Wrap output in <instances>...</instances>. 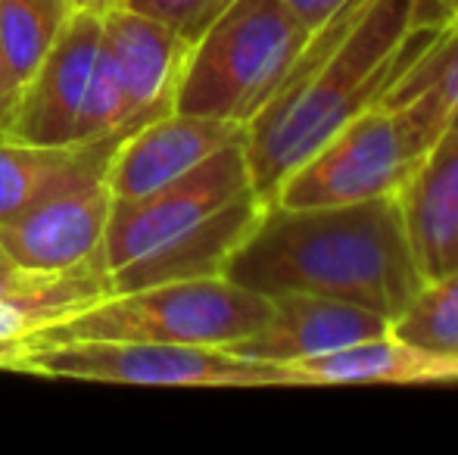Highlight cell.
I'll list each match as a JSON object with an SVG mask.
<instances>
[{"instance_id": "18", "label": "cell", "mask_w": 458, "mask_h": 455, "mask_svg": "<svg viewBox=\"0 0 458 455\" xmlns=\"http://www.w3.org/2000/svg\"><path fill=\"white\" fill-rule=\"evenodd\" d=\"M72 13L69 0H0V44L22 88L50 54Z\"/></svg>"}, {"instance_id": "3", "label": "cell", "mask_w": 458, "mask_h": 455, "mask_svg": "<svg viewBox=\"0 0 458 455\" xmlns=\"http://www.w3.org/2000/svg\"><path fill=\"white\" fill-rule=\"evenodd\" d=\"M268 316L272 299L234 284L225 274L172 281L113 293L63 322L47 324L19 343L16 358L72 341H147L228 350L259 331Z\"/></svg>"}, {"instance_id": "10", "label": "cell", "mask_w": 458, "mask_h": 455, "mask_svg": "<svg viewBox=\"0 0 458 455\" xmlns=\"http://www.w3.org/2000/svg\"><path fill=\"white\" fill-rule=\"evenodd\" d=\"M384 334H390V318L356 303L312 293H281L272 299V316L266 324L231 343L228 352L250 362L293 365Z\"/></svg>"}, {"instance_id": "25", "label": "cell", "mask_w": 458, "mask_h": 455, "mask_svg": "<svg viewBox=\"0 0 458 455\" xmlns=\"http://www.w3.org/2000/svg\"><path fill=\"white\" fill-rule=\"evenodd\" d=\"M4 265H10V259H6V256H4V249H0V268H4Z\"/></svg>"}, {"instance_id": "21", "label": "cell", "mask_w": 458, "mask_h": 455, "mask_svg": "<svg viewBox=\"0 0 458 455\" xmlns=\"http://www.w3.org/2000/svg\"><path fill=\"white\" fill-rule=\"evenodd\" d=\"M19 97H22V81L10 69L4 44H0V138H10L13 119H16L19 110Z\"/></svg>"}, {"instance_id": "8", "label": "cell", "mask_w": 458, "mask_h": 455, "mask_svg": "<svg viewBox=\"0 0 458 455\" xmlns=\"http://www.w3.org/2000/svg\"><path fill=\"white\" fill-rule=\"evenodd\" d=\"M247 190H253V184L243 156V140L237 138L175 181L134 200H113L106 231L97 249L106 281L109 274L199 228L209 215H216Z\"/></svg>"}, {"instance_id": "13", "label": "cell", "mask_w": 458, "mask_h": 455, "mask_svg": "<svg viewBox=\"0 0 458 455\" xmlns=\"http://www.w3.org/2000/svg\"><path fill=\"white\" fill-rule=\"evenodd\" d=\"M393 197L421 278L458 272V125L434 140Z\"/></svg>"}, {"instance_id": "9", "label": "cell", "mask_w": 458, "mask_h": 455, "mask_svg": "<svg viewBox=\"0 0 458 455\" xmlns=\"http://www.w3.org/2000/svg\"><path fill=\"white\" fill-rule=\"evenodd\" d=\"M113 194L106 169L88 172L0 222V249L22 272H63L91 259L106 231Z\"/></svg>"}, {"instance_id": "23", "label": "cell", "mask_w": 458, "mask_h": 455, "mask_svg": "<svg viewBox=\"0 0 458 455\" xmlns=\"http://www.w3.org/2000/svg\"><path fill=\"white\" fill-rule=\"evenodd\" d=\"M72 4V10H81V13H97V16H103L106 10H113V6H119V0H69Z\"/></svg>"}, {"instance_id": "26", "label": "cell", "mask_w": 458, "mask_h": 455, "mask_svg": "<svg viewBox=\"0 0 458 455\" xmlns=\"http://www.w3.org/2000/svg\"><path fill=\"white\" fill-rule=\"evenodd\" d=\"M449 25H453V29H458V13H455L453 19H449Z\"/></svg>"}, {"instance_id": "6", "label": "cell", "mask_w": 458, "mask_h": 455, "mask_svg": "<svg viewBox=\"0 0 458 455\" xmlns=\"http://www.w3.org/2000/svg\"><path fill=\"white\" fill-rule=\"evenodd\" d=\"M97 13L75 10L19 97L10 138L35 147H81L131 134Z\"/></svg>"}, {"instance_id": "24", "label": "cell", "mask_w": 458, "mask_h": 455, "mask_svg": "<svg viewBox=\"0 0 458 455\" xmlns=\"http://www.w3.org/2000/svg\"><path fill=\"white\" fill-rule=\"evenodd\" d=\"M437 10H440L443 16H446V22H449V19L458 13V0H437Z\"/></svg>"}, {"instance_id": "20", "label": "cell", "mask_w": 458, "mask_h": 455, "mask_svg": "<svg viewBox=\"0 0 458 455\" xmlns=\"http://www.w3.org/2000/svg\"><path fill=\"white\" fill-rule=\"evenodd\" d=\"M228 4L231 0H119V6L169 25L187 41H193Z\"/></svg>"}, {"instance_id": "14", "label": "cell", "mask_w": 458, "mask_h": 455, "mask_svg": "<svg viewBox=\"0 0 458 455\" xmlns=\"http://www.w3.org/2000/svg\"><path fill=\"white\" fill-rule=\"evenodd\" d=\"M268 203L256 197V190H247L228 206H222L216 215L203 222L199 228L187 231L184 237L172 240L169 247L131 262L122 272L109 274V297L113 293L140 291L153 284H172V281H193V278H216L225 272V262L231 259L241 240L256 228L259 215Z\"/></svg>"}, {"instance_id": "19", "label": "cell", "mask_w": 458, "mask_h": 455, "mask_svg": "<svg viewBox=\"0 0 458 455\" xmlns=\"http://www.w3.org/2000/svg\"><path fill=\"white\" fill-rule=\"evenodd\" d=\"M421 91H437L449 115V128L458 125V29L446 25L440 38L386 88L377 104H403Z\"/></svg>"}, {"instance_id": "7", "label": "cell", "mask_w": 458, "mask_h": 455, "mask_svg": "<svg viewBox=\"0 0 458 455\" xmlns=\"http://www.w3.org/2000/svg\"><path fill=\"white\" fill-rule=\"evenodd\" d=\"M16 371L144 387H300L287 365L250 362L218 346L72 341L16 358Z\"/></svg>"}, {"instance_id": "5", "label": "cell", "mask_w": 458, "mask_h": 455, "mask_svg": "<svg viewBox=\"0 0 458 455\" xmlns=\"http://www.w3.org/2000/svg\"><path fill=\"white\" fill-rule=\"evenodd\" d=\"M446 128L449 115L437 91L368 106L284 178L272 203L344 206L393 197Z\"/></svg>"}, {"instance_id": "17", "label": "cell", "mask_w": 458, "mask_h": 455, "mask_svg": "<svg viewBox=\"0 0 458 455\" xmlns=\"http://www.w3.org/2000/svg\"><path fill=\"white\" fill-rule=\"evenodd\" d=\"M390 334L411 350L458 365V272L424 281L390 322Z\"/></svg>"}, {"instance_id": "15", "label": "cell", "mask_w": 458, "mask_h": 455, "mask_svg": "<svg viewBox=\"0 0 458 455\" xmlns=\"http://www.w3.org/2000/svg\"><path fill=\"white\" fill-rule=\"evenodd\" d=\"M300 387H337V383H453L458 365L418 352L393 334L359 341L327 356L287 365Z\"/></svg>"}, {"instance_id": "1", "label": "cell", "mask_w": 458, "mask_h": 455, "mask_svg": "<svg viewBox=\"0 0 458 455\" xmlns=\"http://www.w3.org/2000/svg\"><path fill=\"white\" fill-rule=\"evenodd\" d=\"M446 25L434 0H368L337 47L290 66L241 134L256 197L272 203L284 178L346 122L377 104Z\"/></svg>"}, {"instance_id": "4", "label": "cell", "mask_w": 458, "mask_h": 455, "mask_svg": "<svg viewBox=\"0 0 458 455\" xmlns=\"http://www.w3.org/2000/svg\"><path fill=\"white\" fill-rule=\"evenodd\" d=\"M309 35L284 0H231L191 41L175 110L243 128L277 91Z\"/></svg>"}, {"instance_id": "12", "label": "cell", "mask_w": 458, "mask_h": 455, "mask_svg": "<svg viewBox=\"0 0 458 455\" xmlns=\"http://www.w3.org/2000/svg\"><path fill=\"white\" fill-rule=\"evenodd\" d=\"M243 134L241 125L191 113H165L131 131L106 165L113 200H134L187 175L193 165Z\"/></svg>"}, {"instance_id": "2", "label": "cell", "mask_w": 458, "mask_h": 455, "mask_svg": "<svg viewBox=\"0 0 458 455\" xmlns=\"http://www.w3.org/2000/svg\"><path fill=\"white\" fill-rule=\"evenodd\" d=\"M222 274L268 299L312 293L356 303L390 322L424 284L396 197L344 206L268 203Z\"/></svg>"}, {"instance_id": "11", "label": "cell", "mask_w": 458, "mask_h": 455, "mask_svg": "<svg viewBox=\"0 0 458 455\" xmlns=\"http://www.w3.org/2000/svg\"><path fill=\"white\" fill-rule=\"evenodd\" d=\"M103 44L113 75L122 88L128 115L138 128L175 110V91L191 41L175 29L113 6L100 16Z\"/></svg>"}, {"instance_id": "16", "label": "cell", "mask_w": 458, "mask_h": 455, "mask_svg": "<svg viewBox=\"0 0 458 455\" xmlns=\"http://www.w3.org/2000/svg\"><path fill=\"white\" fill-rule=\"evenodd\" d=\"M125 138L128 134H115V138L81 147H35L0 138V222L13 219L38 197L88 172H103Z\"/></svg>"}, {"instance_id": "22", "label": "cell", "mask_w": 458, "mask_h": 455, "mask_svg": "<svg viewBox=\"0 0 458 455\" xmlns=\"http://www.w3.org/2000/svg\"><path fill=\"white\" fill-rule=\"evenodd\" d=\"M350 4L352 0H284V6L300 19V25L306 31L321 29V25L331 22V19Z\"/></svg>"}]
</instances>
